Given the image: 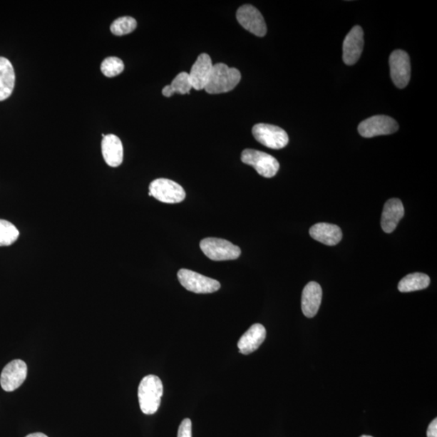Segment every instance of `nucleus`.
<instances>
[{
    "instance_id": "f257e3e1",
    "label": "nucleus",
    "mask_w": 437,
    "mask_h": 437,
    "mask_svg": "<svg viewBox=\"0 0 437 437\" xmlns=\"http://www.w3.org/2000/svg\"><path fill=\"white\" fill-rule=\"evenodd\" d=\"M163 395V384L158 376L148 375L143 377L138 389V398L143 414H155L159 409Z\"/></svg>"
},
{
    "instance_id": "f03ea898",
    "label": "nucleus",
    "mask_w": 437,
    "mask_h": 437,
    "mask_svg": "<svg viewBox=\"0 0 437 437\" xmlns=\"http://www.w3.org/2000/svg\"><path fill=\"white\" fill-rule=\"evenodd\" d=\"M241 79L240 71L230 68L225 63H217L213 65L205 91L209 94L230 92L240 83Z\"/></svg>"
},
{
    "instance_id": "7ed1b4c3",
    "label": "nucleus",
    "mask_w": 437,
    "mask_h": 437,
    "mask_svg": "<svg viewBox=\"0 0 437 437\" xmlns=\"http://www.w3.org/2000/svg\"><path fill=\"white\" fill-rule=\"evenodd\" d=\"M200 248L208 259L213 261H227L238 259L241 249L224 239L208 237L200 242Z\"/></svg>"
},
{
    "instance_id": "20e7f679",
    "label": "nucleus",
    "mask_w": 437,
    "mask_h": 437,
    "mask_svg": "<svg viewBox=\"0 0 437 437\" xmlns=\"http://www.w3.org/2000/svg\"><path fill=\"white\" fill-rule=\"evenodd\" d=\"M242 161L267 178L274 177L279 170V163L272 155L255 149H245L242 153Z\"/></svg>"
},
{
    "instance_id": "39448f33",
    "label": "nucleus",
    "mask_w": 437,
    "mask_h": 437,
    "mask_svg": "<svg viewBox=\"0 0 437 437\" xmlns=\"http://www.w3.org/2000/svg\"><path fill=\"white\" fill-rule=\"evenodd\" d=\"M178 278L185 289L199 293V294L213 293L220 289L219 281L188 270V269H181L178 273Z\"/></svg>"
},
{
    "instance_id": "423d86ee",
    "label": "nucleus",
    "mask_w": 437,
    "mask_h": 437,
    "mask_svg": "<svg viewBox=\"0 0 437 437\" xmlns=\"http://www.w3.org/2000/svg\"><path fill=\"white\" fill-rule=\"evenodd\" d=\"M149 196L165 203H178L185 200V192L182 185L166 178L155 179L149 185Z\"/></svg>"
},
{
    "instance_id": "0eeeda50",
    "label": "nucleus",
    "mask_w": 437,
    "mask_h": 437,
    "mask_svg": "<svg viewBox=\"0 0 437 437\" xmlns=\"http://www.w3.org/2000/svg\"><path fill=\"white\" fill-rule=\"evenodd\" d=\"M252 133L257 142L269 148H284L289 141L286 131L274 125L256 124L252 129Z\"/></svg>"
},
{
    "instance_id": "6e6552de",
    "label": "nucleus",
    "mask_w": 437,
    "mask_h": 437,
    "mask_svg": "<svg viewBox=\"0 0 437 437\" xmlns=\"http://www.w3.org/2000/svg\"><path fill=\"white\" fill-rule=\"evenodd\" d=\"M399 124L394 118L386 115H376L365 119L358 127L364 138L392 135L399 130Z\"/></svg>"
},
{
    "instance_id": "1a4fd4ad",
    "label": "nucleus",
    "mask_w": 437,
    "mask_h": 437,
    "mask_svg": "<svg viewBox=\"0 0 437 437\" xmlns=\"http://www.w3.org/2000/svg\"><path fill=\"white\" fill-rule=\"evenodd\" d=\"M237 20L245 29L257 37H264L267 34V28L264 18L252 5L245 4L239 8Z\"/></svg>"
},
{
    "instance_id": "9d476101",
    "label": "nucleus",
    "mask_w": 437,
    "mask_h": 437,
    "mask_svg": "<svg viewBox=\"0 0 437 437\" xmlns=\"http://www.w3.org/2000/svg\"><path fill=\"white\" fill-rule=\"evenodd\" d=\"M391 79L394 86L404 88L411 80V62L408 53L402 50L392 52L390 57Z\"/></svg>"
},
{
    "instance_id": "9b49d317",
    "label": "nucleus",
    "mask_w": 437,
    "mask_h": 437,
    "mask_svg": "<svg viewBox=\"0 0 437 437\" xmlns=\"http://www.w3.org/2000/svg\"><path fill=\"white\" fill-rule=\"evenodd\" d=\"M27 373V365L23 361L15 360L9 363L0 376V384L3 390L7 392L17 390L26 381Z\"/></svg>"
},
{
    "instance_id": "f8f14e48",
    "label": "nucleus",
    "mask_w": 437,
    "mask_h": 437,
    "mask_svg": "<svg viewBox=\"0 0 437 437\" xmlns=\"http://www.w3.org/2000/svg\"><path fill=\"white\" fill-rule=\"evenodd\" d=\"M364 47V31L356 26L346 36L343 44V59L346 65H354L361 56Z\"/></svg>"
},
{
    "instance_id": "ddd939ff",
    "label": "nucleus",
    "mask_w": 437,
    "mask_h": 437,
    "mask_svg": "<svg viewBox=\"0 0 437 437\" xmlns=\"http://www.w3.org/2000/svg\"><path fill=\"white\" fill-rule=\"evenodd\" d=\"M213 64L211 57L207 53H201L191 68L189 74L191 86L197 91L205 89L210 78Z\"/></svg>"
},
{
    "instance_id": "4468645a",
    "label": "nucleus",
    "mask_w": 437,
    "mask_h": 437,
    "mask_svg": "<svg viewBox=\"0 0 437 437\" xmlns=\"http://www.w3.org/2000/svg\"><path fill=\"white\" fill-rule=\"evenodd\" d=\"M404 217V207L399 199L389 200L381 215V225L383 231L391 233L396 229L400 220Z\"/></svg>"
},
{
    "instance_id": "2eb2a0df",
    "label": "nucleus",
    "mask_w": 437,
    "mask_h": 437,
    "mask_svg": "<svg viewBox=\"0 0 437 437\" xmlns=\"http://www.w3.org/2000/svg\"><path fill=\"white\" fill-rule=\"evenodd\" d=\"M267 331L264 327L256 323L245 332L237 343L239 351L243 355H249L255 351L266 339Z\"/></svg>"
},
{
    "instance_id": "dca6fc26",
    "label": "nucleus",
    "mask_w": 437,
    "mask_h": 437,
    "mask_svg": "<svg viewBox=\"0 0 437 437\" xmlns=\"http://www.w3.org/2000/svg\"><path fill=\"white\" fill-rule=\"evenodd\" d=\"M101 153L106 163L110 167H118L123 161V143L115 135H107L101 142Z\"/></svg>"
},
{
    "instance_id": "f3484780",
    "label": "nucleus",
    "mask_w": 437,
    "mask_h": 437,
    "mask_svg": "<svg viewBox=\"0 0 437 437\" xmlns=\"http://www.w3.org/2000/svg\"><path fill=\"white\" fill-rule=\"evenodd\" d=\"M322 299L320 284L309 282L302 292V309L305 317L312 319L319 312Z\"/></svg>"
},
{
    "instance_id": "a211bd4d",
    "label": "nucleus",
    "mask_w": 437,
    "mask_h": 437,
    "mask_svg": "<svg viewBox=\"0 0 437 437\" xmlns=\"http://www.w3.org/2000/svg\"><path fill=\"white\" fill-rule=\"evenodd\" d=\"M309 235L314 240L326 245L339 244L343 238V232L337 225L327 223H319L310 227Z\"/></svg>"
},
{
    "instance_id": "6ab92c4d",
    "label": "nucleus",
    "mask_w": 437,
    "mask_h": 437,
    "mask_svg": "<svg viewBox=\"0 0 437 437\" xmlns=\"http://www.w3.org/2000/svg\"><path fill=\"white\" fill-rule=\"evenodd\" d=\"M15 83L16 74L13 64L7 58L0 56V101L11 97Z\"/></svg>"
},
{
    "instance_id": "aec40b11",
    "label": "nucleus",
    "mask_w": 437,
    "mask_h": 437,
    "mask_svg": "<svg viewBox=\"0 0 437 437\" xmlns=\"http://www.w3.org/2000/svg\"><path fill=\"white\" fill-rule=\"evenodd\" d=\"M430 284V278L423 273H412L407 274L400 281L398 289L401 292H411L427 289Z\"/></svg>"
},
{
    "instance_id": "412c9836",
    "label": "nucleus",
    "mask_w": 437,
    "mask_h": 437,
    "mask_svg": "<svg viewBox=\"0 0 437 437\" xmlns=\"http://www.w3.org/2000/svg\"><path fill=\"white\" fill-rule=\"evenodd\" d=\"M191 88H193L191 86L189 74L181 73L173 80L170 86H167L163 88V94L166 98H170L176 93L182 95L188 94Z\"/></svg>"
},
{
    "instance_id": "4be33fe9",
    "label": "nucleus",
    "mask_w": 437,
    "mask_h": 437,
    "mask_svg": "<svg viewBox=\"0 0 437 437\" xmlns=\"http://www.w3.org/2000/svg\"><path fill=\"white\" fill-rule=\"evenodd\" d=\"M20 232L8 220H0V247H9L17 241Z\"/></svg>"
},
{
    "instance_id": "5701e85b",
    "label": "nucleus",
    "mask_w": 437,
    "mask_h": 437,
    "mask_svg": "<svg viewBox=\"0 0 437 437\" xmlns=\"http://www.w3.org/2000/svg\"><path fill=\"white\" fill-rule=\"evenodd\" d=\"M137 21L131 16H122L118 18L111 24L110 31L116 36H123L135 31Z\"/></svg>"
},
{
    "instance_id": "b1692460",
    "label": "nucleus",
    "mask_w": 437,
    "mask_h": 437,
    "mask_svg": "<svg viewBox=\"0 0 437 437\" xmlns=\"http://www.w3.org/2000/svg\"><path fill=\"white\" fill-rule=\"evenodd\" d=\"M125 66L122 59L118 57H108L101 65V71L107 77H115L120 75Z\"/></svg>"
},
{
    "instance_id": "393cba45",
    "label": "nucleus",
    "mask_w": 437,
    "mask_h": 437,
    "mask_svg": "<svg viewBox=\"0 0 437 437\" xmlns=\"http://www.w3.org/2000/svg\"><path fill=\"white\" fill-rule=\"evenodd\" d=\"M178 437H192V423L190 418H185L179 426Z\"/></svg>"
},
{
    "instance_id": "a878e982",
    "label": "nucleus",
    "mask_w": 437,
    "mask_h": 437,
    "mask_svg": "<svg viewBox=\"0 0 437 437\" xmlns=\"http://www.w3.org/2000/svg\"><path fill=\"white\" fill-rule=\"evenodd\" d=\"M428 437H437V418L431 422L427 431Z\"/></svg>"
},
{
    "instance_id": "bb28decb",
    "label": "nucleus",
    "mask_w": 437,
    "mask_h": 437,
    "mask_svg": "<svg viewBox=\"0 0 437 437\" xmlns=\"http://www.w3.org/2000/svg\"><path fill=\"white\" fill-rule=\"evenodd\" d=\"M26 437H48V436L45 435L44 433H36L29 434L26 436Z\"/></svg>"
},
{
    "instance_id": "cd10ccee",
    "label": "nucleus",
    "mask_w": 437,
    "mask_h": 437,
    "mask_svg": "<svg viewBox=\"0 0 437 437\" xmlns=\"http://www.w3.org/2000/svg\"><path fill=\"white\" fill-rule=\"evenodd\" d=\"M361 437H374V436H367V435H363Z\"/></svg>"
}]
</instances>
